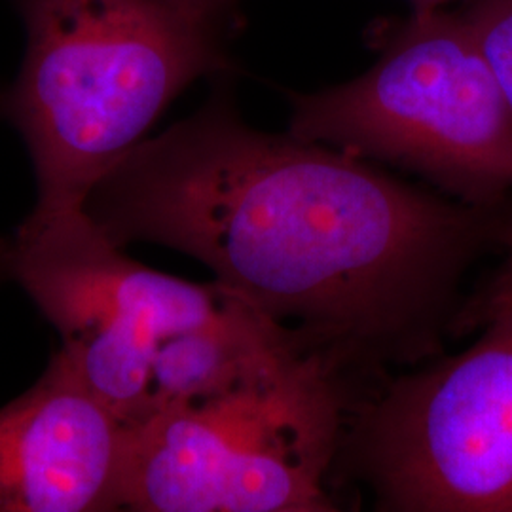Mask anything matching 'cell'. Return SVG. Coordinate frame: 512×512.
<instances>
[{
  "mask_svg": "<svg viewBox=\"0 0 512 512\" xmlns=\"http://www.w3.org/2000/svg\"><path fill=\"white\" fill-rule=\"evenodd\" d=\"M25 31L0 120L25 141L38 213L82 211L101 177L198 78L232 73L239 21L188 0H10Z\"/></svg>",
  "mask_w": 512,
  "mask_h": 512,
  "instance_id": "cell-2",
  "label": "cell"
},
{
  "mask_svg": "<svg viewBox=\"0 0 512 512\" xmlns=\"http://www.w3.org/2000/svg\"><path fill=\"white\" fill-rule=\"evenodd\" d=\"M82 211L122 249L147 241L200 260L239 300L366 370L439 355L463 275L509 217L249 126L230 74L112 165Z\"/></svg>",
  "mask_w": 512,
  "mask_h": 512,
  "instance_id": "cell-1",
  "label": "cell"
},
{
  "mask_svg": "<svg viewBox=\"0 0 512 512\" xmlns=\"http://www.w3.org/2000/svg\"><path fill=\"white\" fill-rule=\"evenodd\" d=\"M448 2H452V0H410L412 12H433V10H442Z\"/></svg>",
  "mask_w": 512,
  "mask_h": 512,
  "instance_id": "cell-12",
  "label": "cell"
},
{
  "mask_svg": "<svg viewBox=\"0 0 512 512\" xmlns=\"http://www.w3.org/2000/svg\"><path fill=\"white\" fill-rule=\"evenodd\" d=\"M0 281L19 285L63 338L82 382L124 420L150 414V376L167 338L219 317L238 296L129 258L86 217L33 213L0 236Z\"/></svg>",
  "mask_w": 512,
  "mask_h": 512,
  "instance_id": "cell-6",
  "label": "cell"
},
{
  "mask_svg": "<svg viewBox=\"0 0 512 512\" xmlns=\"http://www.w3.org/2000/svg\"><path fill=\"white\" fill-rule=\"evenodd\" d=\"M366 73L289 93V133L399 165L452 200L501 209L512 196V107L465 16L384 19Z\"/></svg>",
  "mask_w": 512,
  "mask_h": 512,
  "instance_id": "cell-4",
  "label": "cell"
},
{
  "mask_svg": "<svg viewBox=\"0 0 512 512\" xmlns=\"http://www.w3.org/2000/svg\"><path fill=\"white\" fill-rule=\"evenodd\" d=\"M133 427L55 351L37 384L0 408V512L124 509Z\"/></svg>",
  "mask_w": 512,
  "mask_h": 512,
  "instance_id": "cell-7",
  "label": "cell"
},
{
  "mask_svg": "<svg viewBox=\"0 0 512 512\" xmlns=\"http://www.w3.org/2000/svg\"><path fill=\"white\" fill-rule=\"evenodd\" d=\"M311 344L329 342L306 327L279 323L236 298L213 321L175 334L158 348L148 418L173 404L224 393Z\"/></svg>",
  "mask_w": 512,
  "mask_h": 512,
  "instance_id": "cell-8",
  "label": "cell"
},
{
  "mask_svg": "<svg viewBox=\"0 0 512 512\" xmlns=\"http://www.w3.org/2000/svg\"><path fill=\"white\" fill-rule=\"evenodd\" d=\"M202 8L205 12H211L220 18L234 19L239 21V0H188Z\"/></svg>",
  "mask_w": 512,
  "mask_h": 512,
  "instance_id": "cell-11",
  "label": "cell"
},
{
  "mask_svg": "<svg viewBox=\"0 0 512 512\" xmlns=\"http://www.w3.org/2000/svg\"><path fill=\"white\" fill-rule=\"evenodd\" d=\"M346 349L311 344L251 380L133 427L124 509L332 512L327 476L355 412Z\"/></svg>",
  "mask_w": 512,
  "mask_h": 512,
  "instance_id": "cell-3",
  "label": "cell"
},
{
  "mask_svg": "<svg viewBox=\"0 0 512 512\" xmlns=\"http://www.w3.org/2000/svg\"><path fill=\"white\" fill-rule=\"evenodd\" d=\"M359 401L340 458L384 512H512V310Z\"/></svg>",
  "mask_w": 512,
  "mask_h": 512,
  "instance_id": "cell-5",
  "label": "cell"
},
{
  "mask_svg": "<svg viewBox=\"0 0 512 512\" xmlns=\"http://www.w3.org/2000/svg\"><path fill=\"white\" fill-rule=\"evenodd\" d=\"M499 245L505 249V260L486 285L461 304L452 325V336L469 334L495 313L512 310V215L505 220Z\"/></svg>",
  "mask_w": 512,
  "mask_h": 512,
  "instance_id": "cell-10",
  "label": "cell"
},
{
  "mask_svg": "<svg viewBox=\"0 0 512 512\" xmlns=\"http://www.w3.org/2000/svg\"><path fill=\"white\" fill-rule=\"evenodd\" d=\"M461 14L512 107V0H469Z\"/></svg>",
  "mask_w": 512,
  "mask_h": 512,
  "instance_id": "cell-9",
  "label": "cell"
}]
</instances>
